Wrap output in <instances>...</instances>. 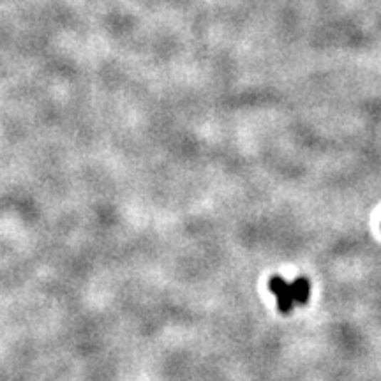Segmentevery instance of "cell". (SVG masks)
Wrapping results in <instances>:
<instances>
[{"label": "cell", "instance_id": "2", "mask_svg": "<svg viewBox=\"0 0 381 381\" xmlns=\"http://www.w3.org/2000/svg\"><path fill=\"white\" fill-rule=\"evenodd\" d=\"M291 297H293L295 304L306 306L310 298V283L306 277H295L293 283L290 284Z\"/></svg>", "mask_w": 381, "mask_h": 381}, {"label": "cell", "instance_id": "1", "mask_svg": "<svg viewBox=\"0 0 381 381\" xmlns=\"http://www.w3.org/2000/svg\"><path fill=\"white\" fill-rule=\"evenodd\" d=\"M268 288H270V291H272V293L277 297V309H279V313L290 314L295 306L293 297H291L290 284H288L281 276H273V277H270Z\"/></svg>", "mask_w": 381, "mask_h": 381}]
</instances>
